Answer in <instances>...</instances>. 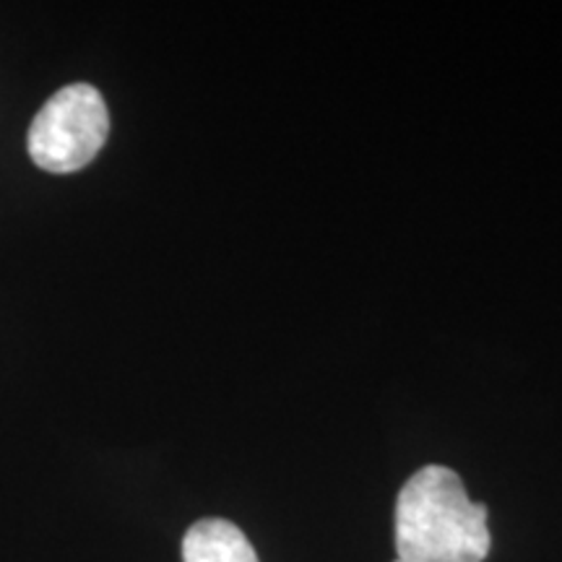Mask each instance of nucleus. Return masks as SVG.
I'll list each match as a JSON object with an SVG mask.
<instances>
[{
  "label": "nucleus",
  "instance_id": "nucleus-3",
  "mask_svg": "<svg viewBox=\"0 0 562 562\" xmlns=\"http://www.w3.org/2000/svg\"><path fill=\"white\" fill-rule=\"evenodd\" d=\"M182 562H258V554L232 521L203 518L186 531Z\"/></svg>",
  "mask_w": 562,
  "mask_h": 562
},
{
  "label": "nucleus",
  "instance_id": "nucleus-1",
  "mask_svg": "<svg viewBox=\"0 0 562 562\" xmlns=\"http://www.w3.org/2000/svg\"><path fill=\"white\" fill-rule=\"evenodd\" d=\"M396 550L402 562H484L487 505L469 501L453 469H419L398 492Z\"/></svg>",
  "mask_w": 562,
  "mask_h": 562
},
{
  "label": "nucleus",
  "instance_id": "nucleus-4",
  "mask_svg": "<svg viewBox=\"0 0 562 562\" xmlns=\"http://www.w3.org/2000/svg\"><path fill=\"white\" fill-rule=\"evenodd\" d=\"M396 562H402V560H396Z\"/></svg>",
  "mask_w": 562,
  "mask_h": 562
},
{
  "label": "nucleus",
  "instance_id": "nucleus-2",
  "mask_svg": "<svg viewBox=\"0 0 562 562\" xmlns=\"http://www.w3.org/2000/svg\"><path fill=\"white\" fill-rule=\"evenodd\" d=\"M110 112L91 83H70L55 91L34 115L26 151L40 170L79 172L108 144Z\"/></svg>",
  "mask_w": 562,
  "mask_h": 562
}]
</instances>
